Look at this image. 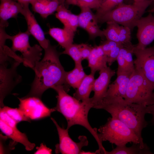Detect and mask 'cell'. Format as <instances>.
<instances>
[{"label":"cell","instance_id":"obj_1","mask_svg":"<svg viewBox=\"0 0 154 154\" xmlns=\"http://www.w3.org/2000/svg\"><path fill=\"white\" fill-rule=\"evenodd\" d=\"M44 50L43 58L37 62L32 69L35 77L29 92L25 97L34 96L41 99L47 90L64 85L66 72L60 62V54L56 47L50 44Z\"/></svg>","mask_w":154,"mask_h":154},{"label":"cell","instance_id":"obj_2","mask_svg":"<svg viewBox=\"0 0 154 154\" xmlns=\"http://www.w3.org/2000/svg\"><path fill=\"white\" fill-rule=\"evenodd\" d=\"M53 89L57 93V103L54 108L61 113L66 119L69 129L72 126L78 125L86 129L96 141L98 149L103 151L105 149L103 147L97 132V129L93 128L90 124L88 115L90 110L93 106L90 101L81 102L67 93L63 85L54 87Z\"/></svg>","mask_w":154,"mask_h":154},{"label":"cell","instance_id":"obj_3","mask_svg":"<svg viewBox=\"0 0 154 154\" xmlns=\"http://www.w3.org/2000/svg\"><path fill=\"white\" fill-rule=\"evenodd\" d=\"M94 108L107 111L112 117L122 122L143 141L142 131L148 124L145 116L150 113L148 106L128 102L123 99L112 103L96 106Z\"/></svg>","mask_w":154,"mask_h":154},{"label":"cell","instance_id":"obj_4","mask_svg":"<svg viewBox=\"0 0 154 154\" xmlns=\"http://www.w3.org/2000/svg\"><path fill=\"white\" fill-rule=\"evenodd\" d=\"M23 62L21 56L6 45L0 51V108L5 106L3 102L5 97L21 81L17 68Z\"/></svg>","mask_w":154,"mask_h":154},{"label":"cell","instance_id":"obj_5","mask_svg":"<svg viewBox=\"0 0 154 154\" xmlns=\"http://www.w3.org/2000/svg\"><path fill=\"white\" fill-rule=\"evenodd\" d=\"M150 3L149 0L134 2L131 5L122 3L99 18L97 22L102 24L114 22L129 27L131 31L136 27L137 21L142 17Z\"/></svg>","mask_w":154,"mask_h":154},{"label":"cell","instance_id":"obj_6","mask_svg":"<svg viewBox=\"0 0 154 154\" xmlns=\"http://www.w3.org/2000/svg\"><path fill=\"white\" fill-rule=\"evenodd\" d=\"M99 138L103 141H108L118 146L126 145L128 143L145 145L134 132L119 119L112 117L97 129Z\"/></svg>","mask_w":154,"mask_h":154},{"label":"cell","instance_id":"obj_7","mask_svg":"<svg viewBox=\"0 0 154 154\" xmlns=\"http://www.w3.org/2000/svg\"><path fill=\"white\" fill-rule=\"evenodd\" d=\"M125 100L129 102L148 106L154 104V88L135 69L128 82Z\"/></svg>","mask_w":154,"mask_h":154},{"label":"cell","instance_id":"obj_8","mask_svg":"<svg viewBox=\"0 0 154 154\" xmlns=\"http://www.w3.org/2000/svg\"><path fill=\"white\" fill-rule=\"evenodd\" d=\"M30 35L27 30L23 32L20 31L13 36L9 35L8 39L12 42L11 49L15 52L19 51L21 53L24 65L33 69L35 63L41 58L42 48L37 44L30 45Z\"/></svg>","mask_w":154,"mask_h":154},{"label":"cell","instance_id":"obj_9","mask_svg":"<svg viewBox=\"0 0 154 154\" xmlns=\"http://www.w3.org/2000/svg\"><path fill=\"white\" fill-rule=\"evenodd\" d=\"M133 52L135 56V69L142 74L154 88V45L140 49L135 46Z\"/></svg>","mask_w":154,"mask_h":154},{"label":"cell","instance_id":"obj_10","mask_svg":"<svg viewBox=\"0 0 154 154\" xmlns=\"http://www.w3.org/2000/svg\"><path fill=\"white\" fill-rule=\"evenodd\" d=\"M51 119L56 127L59 138V143L55 145V153L80 154L82 148L88 145V142L86 137L79 136L78 137L79 142H76L70 137L68 129L62 128L54 118L51 117Z\"/></svg>","mask_w":154,"mask_h":154},{"label":"cell","instance_id":"obj_11","mask_svg":"<svg viewBox=\"0 0 154 154\" xmlns=\"http://www.w3.org/2000/svg\"><path fill=\"white\" fill-rule=\"evenodd\" d=\"M19 108L31 120H38L49 117L55 110L47 107L41 99L35 97L18 98Z\"/></svg>","mask_w":154,"mask_h":154},{"label":"cell","instance_id":"obj_12","mask_svg":"<svg viewBox=\"0 0 154 154\" xmlns=\"http://www.w3.org/2000/svg\"><path fill=\"white\" fill-rule=\"evenodd\" d=\"M116 73L114 70L107 66L99 71V75L95 79L92 91L93 96L90 101L94 107L99 104L105 96L112 77Z\"/></svg>","mask_w":154,"mask_h":154},{"label":"cell","instance_id":"obj_13","mask_svg":"<svg viewBox=\"0 0 154 154\" xmlns=\"http://www.w3.org/2000/svg\"><path fill=\"white\" fill-rule=\"evenodd\" d=\"M136 27L138 43L135 46L145 48L154 40V16L149 13L147 16L141 17L137 21Z\"/></svg>","mask_w":154,"mask_h":154},{"label":"cell","instance_id":"obj_14","mask_svg":"<svg viewBox=\"0 0 154 154\" xmlns=\"http://www.w3.org/2000/svg\"><path fill=\"white\" fill-rule=\"evenodd\" d=\"M133 72L117 74L115 80L109 85L106 94L101 102L96 106L110 104L124 99L127 87L123 81Z\"/></svg>","mask_w":154,"mask_h":154},{"label":"cell","instance_id":"obj_15","mask_svg":"<svg viewBox=\"0 0 154 154\" xmlns=\"http://www.w3.org/2000/svg\"><path fill=\"white\" fill-rule=\"evenodd\" d=\"M21 14L25 18L27 26V30L30 35L37 41L43 49L47 48L50 44V41L46 38L43 30L30 10L29 5L23 7Z\"/></svg>","mask_w":154,"mask_h":154},{"label":"cell","instance_id":"obj_16","mask_svg":"<svg viewBox=\"0 0 154 154\" xmlns=\"http://www.w3.org/2000/svg\"><path fill=\"white\" fill-rule=\"evenodd\" d=\"M23 9L22 5L16 1L0 0V27L5 28L8 27V20L11 18L16 19Z\"/></svg>","mask_w":154,"mask_h":154},{"label":"cell","instance_id":"obj_17","mask_svg":"<svg viewBox=\"0 0 154 154\" xmlns=\"http://www.w3.org/2000/svg\"><path fill=\"white\" fill-rule=\"evenodd\" d=\"M0 129L1 131L8 138L23 144L27 151H32L35 147V143H32L28 140L25 133L21 132L17 127H11L0 119Z\"/></svg>","mask_w":154,"mask_h":154},{"label":"cell","instance_id":"obj_18","mask_svg":"<svg viewBox=\"0 0 154 154\" xmlns=\"http://www.w3.org/2000/svg\"><path fill=\"white\" fill-rule=\"evenodd\" d=\"M30 4L33 11L43 19L56 11L60 5L58 0H32Z\"/></svg>","mask_w":154,"mask_h":154},{"label":"cell","instance_id":"obj_19","mask_svg":"<svg viewBox=\"0 0 154 154\" xmlns=\"http://www.w3.org/2000/svg\"><path fill=\"white\" fill-rule=\"evenodd\" d=\"M91 73L95 74L107 66V58L100 46L93 47L92 51L87 59Z\"/></svg>","mask_w":154,"mask_h":154},{"label":"cell","instance_id":"obj_20","mask_svg":"<svg viewBox=\"0 0 154 154\" xmlns=\"http://www.w3.org/2000/svg\"><path fill=\"white\" fill-rule=\"evenodd\" d=\"M74 32L67 27L50 28L49 30L50 35L64 49L73 44Z\"/></svg>","mask_w":154,"mask_h":154},{"label":"cell","instance_id":"obj_21","mask_svg":"<svg viewBox=\"0 0 154 154\" xmlns=\"http://www.w3.org/2000/svg\"><path fill=\"white\" fill-rule=\"evenodd\" d=\"M95 74L91 73L86 75L73 94V96L82 102H86L90 100V96L92 91L95 80Z\"/></svg>","mask_w":154,"mask_h":154},{"label":"cell","instance_id":"obj_22","mask_svg":"<svg viewBox=\"0 0 154 154\" xmlns=\"http://www.w3.org/2000/svg\"><path fill=\"white\" fill-rule=\"evenodd\" d=\"M86 75L82 63L75 64L73 69L66 72L64 86L65 90L67 91L66 86L67 85L76 89Z\"/></svg>","mask_w":154,"mask_h":154},{"label":"cell","instance_id":"obj_23","mask_svg":"<svg viewBox=\"0 0 154 154\" xmlns=\"http://www.w3.org/2000/svg\"><path fill=\"white\" fill-rule=\"evenodd\" d=\"M146 144L142 145L140 143H133L132 145L127 147L126 145L117 146L110 151H106V154H152Z\"/></svg>","mask_w":154,"mask_h":154},{"label":"cell","instance_id":"obj_24","mask_svg":"<svg viewBox=\"0 0 154 154\" xmlns=\"http://www.w3.org/2000/svg\"><path fill=\"white\" fill-rule=\"evenodd\" d=\"M80 8L81 12L78 15L79 26L85 30L91 24L97 21L95 14L93 13L91 9L87 7Z\"/></svg>","mask_w":154,"mask_h":154},{"label":"cell","instance_id":"obj_25","mask_svg":"<svg viewBox=\"0 0 154 154\" xmlns=\"http://www.w3.org/2000/svg\"><path fill=\"white\" fill-rule=\"evenodd\" d=\"M123 0H102L100 7L96 9L95 15L97 20L107 13L112 11Z\"/></svg>","mask_w":154,"mask_h":154},{"label":"cell","instance_id":"obj_26","mask_svg":"<svg viewBox=\"0 0 154 154\" xmlns=\"http://www.w3.org/2000/svg\"><path fill=\"white\" fill-rule=\"evenodd\" d=\"M106 23L107 25L106 28L103 30L104 36L107 40L119 43V35L120 26L114 22H110Z\"/></svg>","mask_w":154,"mask_h":154},{"label":"cell","instance_id":"obj_27","mask_svg":"<svg viewBox=\"0 0 154 154\" xmlns=\"http://www.w3.org/2000/svg\"><path fill=\"white\" fill-rule=\"evenodd\" d=\"M1 109L6 112L11 118L19 123L22 121L31 122V120L26 116L19 108H12L4 106L0 108Z\"/></svg>","mask_w":154,"mask_h":154},{"label":"cell","instance_id":"obj_28","mask_svg":"<svg viewBox=\"0 0 154 154\" xmlns=\"http://www.w3.org/2000/svg\"><path fill=\"white\" fill-rule=\"evenodd\" d=\"M60 54H67L73 60L75 64L82 63V58L79 44H72L65 48Z\"/></svg>","mask_w":154,"mask_h":154},{"label":"cell","instance_id":"obj_29","mask_svg":"<svg viewBox=\"0 0 154 154\" xmlns=\"http://www.w3.org/2000/svg\"><path fill=\"white\" fill-rule=\"evenodd\" d=\"M131 31L127 27L120 26L119 39V43L123 46L129 47L134 46L131 42Z\"/></svg>","mask_w":154,"mask_h":154},{"label":"cell","instance_id":"obj_30","mask_svg":"<svg viewBox=\"0 0 154 154\" xmlns=\"http://www.w3.org/2000/svg\"><path fill=\"white\" fill-rule=\"evenodd\" d=\"M102 0H71L69 4L78 6L81 8L87 7L97 9L100 6Z\"/></svg>","mask_w":154,"mask_h":154},{"label":"cell","instance_id":"obj_31","mask_svg":"<svg viewBox=\"0 0 154 154\" xmlns=\"http://www.w3.org/2000/svg\"><path fill=\"white\" fill-rule=\"evenodd\" d=\"M55 14L56 17L65 26L71 12L65 7L64 4H60Z\"/></svg>","mask_w":154,"mask_h":154},{"label":"cell","instance_id":"obj_32","mask_svg":"<svg viewBox=\"0 0 154 154\" xmlns=\"http://www.w3.org/2000/svg\"><path fill=\"white\" fill-rule=\"evenodd\" d=\"M85 30L88 33L91 39H93L98 37H103L104 36L103 30L100 29L96 22L91 24Z\"/></svg>","mask_w":154,"mask_h":154},{"label":"cell","instance_id":"obj_33","mask_svg":"<svg viewBox=\"0 0 154 154\" xmlns=\"http://www.w3.org/2000/svg\"><path fill=\"white\" fill-rule=\"evenodd\" d=\"M122 46V44L119 43L111 50L107 57V63L109 66H111L114 62L116 60L120 50Z\"/></svg>","mask_w":154,"mask_h":154},{"label":"cell","instance_id":"obj_34","mask_svg":"<svg viewBox=\"0 0 154 154\" xmlns=\"http://www.w3.org/2000/svg\"><path fill=\"white\" fill-rule=\"evenodd\" d=\"M79 26L78 15L72 13L70 15L66 25L64 27L69 28L75 32Z\"/></svg>","mask_w":154,"mask_h":154},{"label":"cell","instance_id":"obj_35","mask_svg":"<svg viewBox=\"0 0 154 154\" xmlns=\"http://www.w3.org/2000/svg\"><path fill=\"white\" fill-rule=\"evenodd\" d=\"M119 43H120L107 40L100 46L104 54L107 57L111 50Z\"/></svg>","mask_w":154,"mask_h":154},{"label":"cell","instance_id":"obj_36","mask_svg":"<svg viewBox=\"0 0 154 154\" xmlns=\"http://www.w3.org/2000/svg\"><path fill=\"white\" fill-rule=\"evenodd\" d=\"M80 49L82 60L87 59L93 48V47L84 43L79 44Z\"/></svg>","mask_w":154,"mask_h":154},{"label":"cell","instance_id":"obj_37","mask_svg":"<svg viewBox=\"0 0 154 154\" xmlns=\"http://www.w3.org/2000/svg\"><path fill=\"white\" fill-rule=\"evenodd\" d=\"M0 119L12 127H17V124L18 123L1 109L0 110Z\"/></svg>","mask_w":154,"mask_h":154},{"label":"cell","instance_id":"obj_38","mask_svg":"<svg viewBox=\"0 0 154 154\" xmlns=\"http://www.w3.org/2000/svg\"><path fill=\"white\" fill-rule=\"evenodd\" d=\"M37 150L35 152L34 154H47L52 153V150L49 148L48 147L45 145L43 143L40 144L39 147H36Z\"/></svg>","mask_w":154,"mask_h":154},{"label":"cell","instance_id":"obj_39","mask_svg":"<svg viewBox=\"0 0 154 154\" xmlns=\"http://www.w3.org/2000/svg\"><path fill=\"white\" fill-rule=\"evenodd\" d=\"M17 1L20 3L23 7L25 6L29 5L32 0H13Z\"/></svg>","mask_w":154,"mask_h":154},{"label":"cell","instance_id":"obj_40","mask_svg":"<svg viewBox=\"0 0 154 154\" xmlns=\"http://www.w3.org/2000/svg\"><path fill=\"white\" fill-rule=\"evenodd\" d=\"M148 106L149 111V114H151L152 115L151 122L154 125V104Z\"/></svg>","mask_w":154,"mask_h":154},{"label":"cell","instance_id":"obj_41","mask_svg":"<svg viewBox=\"0 0 154 154\" xmlns=\"http://www.w3.org/2000/svg\"><path fill=\"white\" fill-rule=\"evenodd\" d=\"M96 154V151L95 152H92L90 151H85L82 150L80 154Z\"/></svg>","mask_w":154,"mask_h":154},{"label":"cell","instance_id":"obj_42","mask_svg":"<svg viewBox=\"0 0 154 154\" xmlns=\"http://www.w3.org/2000/svg\"><path fill=\"white\" fill-rule=\"evenodd\" d=\"M151 2L149 6L151 7L150 9H151L154 8V0H149Z\"/></svg>","mask_w":154,"mask_h":154},{"label":"cell","instance_id":"obj_43","mask_svg":"<svg viewBox=\"0 0 154 154\" xmlns=\"http://www.w3.org/2000/svg\"><path fill=\"white\" fill-rule=\"evenodd\" d=\"M60 4H64V3L68 0H58Z\"/></svg>","mask_w":154,"mask_h":154},{"label":"cell","instance_id":"obj_44","mask_svg":"<svg viewBox=\"0 0 154 154\" xmlns=\"http://www.w3.org/2000/svg\"><path fill=\"white\" fill-rule=\"evenodd\" d=\"M147 11L149 13H154V8L149 9Z\"/></svg>","mask_w":154,"mask_h":154},{"label":"cell","instance_id":"obj_45","mask_svg":"<svg viewBox=\"0 0 154 154\" xmlns=\"http://www.w3.org/2000/svg\"><path fill=\"white\" fill-rule=\"evenodd\" d=\"M134 2H139L145 1L146 0H133Z\"/></svg>","mask_w":154,"mask_h":154}]
</instances>
